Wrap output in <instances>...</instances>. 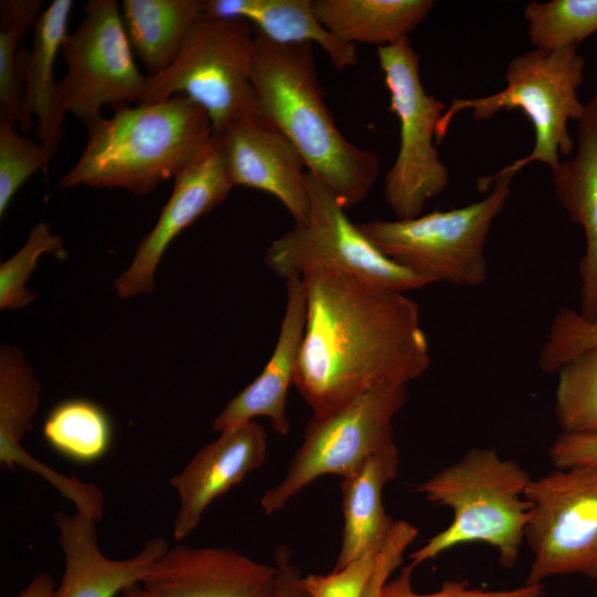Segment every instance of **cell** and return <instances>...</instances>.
Listing matches in <instances>:
<instances>
[{
  "label": "cell",
  "mask_w": 597,
  "mask_h": 597,
  "mask_svg": "<svg viewBox=\"0 0 597 597\" xmlns=\"http://www.w3.org/2000/svg\"><path fill=\"white\" fill-rule=\"evenodd\" d=\"M301 277L306 323L294 386L313 416L379 386L407 385L428 369L419 307L406 292L333 270Z\"/></svg>",
  "instance_id": "cell-1"
},
{
  "label": "cell",
  "mask_w": 597,
  "mask_h": 597,
  "mask_svg": "<svg viewBox=\"0 0 597 597\" xmlns=\"http://www.w3.org/2000/svg\"><path fill=\"white\" fill-rule=\"evenodd\" d=\"M253 28V27H252ZM255 113L298 151L306 171L346 209L365 200L380 172L376 153L350 143L336 126L320 85L313 44H277L253 29Z\"/></svg>",
  "instance_id": "cell-2"
},
{
  "label": "cell",
  "mask_w": 597,
  "mask_h": 597,
  "mask_svg": "<svg viewBox=\"0 0 597 597\" xmlns=\"http://www.w3.org/2000/svg\"><path fill=\"white\" fill-rule=\"evenodd\" d=\"M114 109L86 126L84 149L59 189L122 188L144 196L185 170L213 139L206 112L182 95Z\"/></svg>",
  "instance_id": "cell-3"
},
{
  "label": "cell",
  "mask_w": 597,
  "mask_h": 597,
  "mask_svg": "<svg viewBox=\"0 0 597 597\" xmlns=\"http://www.w3.org/2000/svg\"><path fill=\"white\" fill-rule=\"evenodd\" d=\"M528 472L495 449L475 447L417 485L428 502L451 509V523L409 555L418 565L457 546L484 543L504 568L516 564L525 542L531 504Z\"/></svg>",
  "instance_id": "cell-4"
},
{
  "label": "cell",
  "mask_w": 597,
  "mask_h": 597,
  "mask_svg": "<svg viewBox=\"0 0 597 597\" xmlns=\"http://www.w3.org/2000/svg\"><path fill=\"white\" fill-rule=\"evenodd\" d=\"M576 45L555 51L531 50L515 56L505 71V87L478 98H454L438 122L439 143L457 114L470 109L475 121H488L502 111H521L532 123L535 143L532 151L501 169L495 175L478 180L481 191L500 176L515 175L524 166L541 161L551 169L562 155H570L574 142L568 122L582 118L586 104L578 97L584 82L585 60Z\"/></svg>",
  "instance_id": "cell-5"
},
{
  "label": "cell",
  "mask_w": 597,
  "mask_h": 597,
  "mask_svg": "<svg viewBox=\"0 0 597 597\" xmlns=\"http://www.w3.org/2000/svg\"><path fill=\"white\" fill-rule=\"evenodd\" d=\"M513 175L496 177L485 198L461 208L436 210L410 219L357 224L388 259L427 284L478 286L488 274L485 242L511 193Z\"/></svg>",
  "instance_id": "cell-6"
},
{
  "label": "cell",
  "mask_w": 597,
  "mask_h": 597,
  "mask_svg": "<svg viewBox=\"0 0 597 597\" xmlns=\"http://www.w3.org/2000/svg\"><path fill=\"white\" fill-rule=\"evenodd\" d=\"M254 33L237 18L200 17L190 28L176 60L147 75L143 102L182 95L208 115L213 134L255 115L252 87Z\"/></svg>",
  "instance_id": "cell-7"
},
{
  "label": "cell",
  "mask_w": 597,
  "mask_h": 597,
  "mask_svg": "<svg viewBox=\"0 0 597 597\" xmlns=\"http://www.w3.org/2000/svg\"><path fill=\"white\" fill-rule=\"evenodd\" d=\"M389 94V109L399 122V149L385 176L384 197L397 219L422 214L427 201L449 184V171L433 144L446 105L426 92L419 55L408 38L377 49Z\"/></svg>",
  "instance_id": "cell-8"
},
{
  "label": "cell",
  "mask_w": 597,
  "mask_h": 597,
  "mask_svg": "<svg viewBox=\"0 0 597 597\" xmlns=\"http://www.w3.org/2000/svg\"><path fill=\"white\" fill-rule=\"evenodd\" d=\"M406 401L407 385L389 384L364 392L333 413L313 416L285 474L261 498L263 512L281 511L318 478H343L396 443L392 422Z\"/></svg>",
  "instance_id": "cell-9"
},
{
  "label": "cell",
  "mask_w": 597,
  "mask_h": 597,
  "mask_svg": "<svg viewBox=\"0 0 597 597\" xmlns=\"http://www.w3.org/2000/svg\"><path fill=\"white\" fill-rule=\"evenodd\" d=\"M310 213L273 240L265 264L287 280L310 270H333L407 292L427 282L385 256L353 223L335 195L316 178L306 175Z\"/></svg>",
  "instance_id": "cell-10"
},
{
  "label": "cell",
  "mask_w": 597,
  "mask_h": 597,
  "mask_svg": "<svg viewBox=\"0 0 597 597\" xmlns=\"http://www.w3.org/2000/svg\"><path fill=\"white\" fill-rule=\"evenodd\" d=\"M525 542L533 561L525 580L561 575L597 579V465H577L532 479Z\"/></svg>",
  "instance_id": "cell-11"
},
{
  "label": "cell",
  "mask_w": 597,
  "mask_h": 597,
  "mask_svg": "<svg viewBox=\"0 0 597 597\" xmlns=\"http://www.w3.org/2000/svg\"><path fill=\"white\" fill-rule=\"evenodd\" d=\"M61 52L66 73L59 82L60 102L85 126L102 117L104 106L143 102L147 75L135 62L117 1L90 0Z\"/></svg>",
  "instance_id": "cell-12"
},
{
  "label": "cell",
  "mask_w": 597,
  "mask_h": 597,
  "mask_svg": "<svg viewBox=\"0 0 597 597\" xmlns=\"http://www.w3.org/2000/svg\"><path fill=\"white\" fill-rule=\"evenodd\" d=\"M233 185L218 142L174 178L169 199L153 229L139 242L130 265L113 285L121 298L149 293L157 268L170 243L195 221L226 200Z\"/></svg>",
  "instance_id": "cell-13"
},
{
  "label": "cell",
  "mask_w": 597,
  "mask_h": 597,
  "mask_svg": "<svg viewBox=\"0 0 597 597\" xmlns=\"http://www.w3.org/2000/svg\"><path fill=\"white\" fill-rule=\"evenodd\" d=\"M139 585L148 597H279L274 564L229 546H169Z\"/></svg>",
  "instance_id": "cell-14"
},
{
  "label": "cell",
  "mask_w": 597,
  "mask_h": 597,
  "mask_svg": "<svg viewBox=\"0 0 597 597\" xmlns=\"http://www.w3.org/2000/svg\"><path fill=\"white\" fill-rule=\"evenodd\" d=\"M213 135L233 187L270 193L283 203L295 223L306 221L311 206L306 167L277 129L255 114Z\"/></svg>",
  "instance_id": "cell-15"
},
{
  "label": "cell",
  "mask_w": 597,
  "mask_h": 597,
  "mask_svg": "<svg viewBox=\"0 0 597 597\" xmlns=\"http://www.w3.org/2000/svg\"><path fill=\"white\" fill-rule=\"evenodd\" d=\"M266 452V431L255 420L220 432L216 440L200 448L169 480L179 501L174 538L181 541L190 535L217 498L264 464Z\"/></svg>",
  "instance_id": "cell-16"
},
{
  "label": "cell",
  "mask_w": 597,
  "mask_h": 597,
  "mask_svg": "<svg viewBox=\"0 0 597 597\" xmlns=\"http://www.w3.org/2000/svg\"><path fill=\"white\" fill-rule=\"evenodd\" d=\"M63 552L64 569L53 597H117L126 587L139 584L147 570L168 549L163 537L147 540L133 556L107 557L97 544V520L76 510L53 514Z\"/></svg>",
  "instance_id": "cell-17"
},
{
  "label": "cell",
  "mask_w": 597,
  "mask_h": 597,
  "mask_svg": "<svg viewBox=\"0 0 597 597\" xmlns=\"http://www.w3.org/2000/svg\"><path fill=\"white\" fill-rule=\"evenodd\" d=\"M286 281V305L273 353L261 374L214 417L212 429L223 432L258 417L269 419L273 430L290 432L286 398L294 385L296 365L306 323V297L301 276Z\"/></svg>",
  "instance_id": "cell-18"
},
{
  "label": "cell",
  "mask_w": 597,
  "mask_h": 597,
  "mask_svg": "<svg viewBox=\"0 0 597 597\" xmlns=\"http://www.w3.org/2000/svg\"><path fill=\"white\" fill-rule=\"evenodd\" d=\"M578 145L573 159L552 168L556 197L570 220L586 237L579 263L580 311L584 320H597V93L579 119Z\"/></svg>",
  "instance_id": "cell-19"
},
{
  "label": "cell",
  "mask_w": 597,
  "mask_h": 597,
  "mask_svg": "<svg viewBox=\"0 0 597 597\" xmlns=\"http://www.w3.org/2000/svg\"><path fill=\"white\" fill-rule=\"evenodd\" d=\"M399 463V451L392 443L342 478L344 524L333 570L342 569L371 551L381 549L387 542L396 521L385 511L383 491L396 479Z\"/></svg>",
  "instance_id": "cell-20"
},
{
  "label": "cell",
  "mask_w": 597,
  "mask_h": 597,
  "mask_svg": "<svg viewBox=\"0 0 597 597\" xmlns=\"http://www.w3.org/2000/svg\"><path fill=\"white\" fill-rule=\"evenodd\" d=\"M72 7V0H53L41 12L34 24L31 51L24 65L19 125L28 133L35 117L36 135L52 156L59 149L66 114L60 102L59 82L54 80V63L69 34Z\"/></svg>",
  "instance_id": "cell-21"
},
{
  "label": "cell",
  "mask_w": 597,
  "mask_h": 597,
  "mask_svg": "<svg viewBox=\"0 0 597 597\" xmlns=\"http://www.w3.org/2000/svg\"><path fill=\"white\" fill-rule=\"evenodd\" d=\"M203 15L243 19L277 44H317L337 71L357 63L356 45L323 27L313 0H205Z\"/></svg>",
  "instance_id": "cell-22"
},
{
  "label": "cell",
  "mask_w": 597,
  "mask_h": 597,
  "mask_svg": "<svg viewBox=\"0 0 597 597\" xmlns=\"http://www.w3.org/2000/svg\"><path fill=\"white\" fill-rule=\"evenodd\" d=\"M41 384L22 352L9 345L0 348V463L7 469L21 467L34 472L57 490L67 478L32 459L20 442L33 429L32 419L40 401Z\"/></svg>",
  "instance_id": "cell-23"
},
{
  "label": "cell",
  "mask_w": 597,
  "mask_h": 597,
  "mask_svg": "<svg viewBox=\"0 0 597 597\" xmlns=\"http://www.w3.org/2000/svg\"><path fill=\"white\" fill-rule=\"evenodd\" d=\"M431 0H313L315 14L337 39L385 46L408 38L433 8Z\"/></svg>",
  "instance_id": "cell-24"
},
{
  "label": "cell",
  "mask_w": 597,
  "mask_h": 597,
  "mask_svg": "<svg viewBox=\"0 0 597 597\" xmlns=\"http://www.w3.org/2000/svg\"><path fill=\"white\" fill-rule=\"evenodd\" d=\"M121 11L135 55L153 75L176 60L205 0H124Z\"/></svg>",
  "instance_id": "cell-25"
},
{
  "label": "cell",
  "mask_w": 597,
  "mask_h": 597,
  "mask_svg": "<svg viewBox=\"0 0 597 597\" xmlns=\"http://www.w3.org/2000/svg\"><path fill=\"white\" fill-rule=\"evenodd\" d=\"M43 437L62 457L88 464L104 458L113 442V425L96 402L70 398L56 404L43 422Z\"/></svg>",
  "instance_id": "cell-26"
},
{
  "label": "cell",
  "mask_w": 597,
  "mask_h": 597,
  "mask_svg": "<svg viewBox=\"0 0 597 597\" xmlns=\"http://www.w3.org/2000/svg\"><path fill=\"white\" fill-rule=\"evenodd\" d=\"M532 45L555 51L597 32V0L532 1L524 9Z\"/></svg>",
  "instance_id": "cell-27"
},
{
  "label": "cell",
  "mask_w": 597,
  "mask_h": 597,
  "mask_svg": "<svg viewBox=\"0 0 597 597\" xmlns=\"http://www.w3.org/2000/svg\"><path fill=\"white\" fill-rule=\"evenodd\" d=\"M555 417L562 432L597 434V347L557 373Z\"/></svg>",
  "instance_id": "cell-28"
},
{
  "label": "cell",
  "mask_w": 597,
  "mask_h": 597,
  "mask_svg": "<svg viewBox=\"0 0 597 597\" xmlns=\"http://www.w3.org/2000/svg\"><path fill=\"white\" fill-rule=\"evenodd\" d=\"M43 1L2 0L0 2V102L1 114L11 123L21 117L22 93L18 84L15 51L20 40L35 24Z\"/></svg>",
  "instance_id": "cell-29"
},
{
  "label": "cell",
  "mask_w": 597,
  "mask_h": 597,
  "mask_svg": "<svg viewBox=\"0 0 597 597\" xmlns=\"http://www.w3.org/2000/svg\"><path fill=\"white\" fill-rule=\"evenodd\" d=\"M45 253L63 254V241L46 223L39 222L30 230L24 244L0 265L1 310H20L35 300L25 283Z\"/></svg>",
  "instance_id": "cell-30"
},
{
  "label": "cell",
  "mask_w": 597,
  "mask_h": 597,
  "mask_svg": "<svg viewBox=\"0 0 597 597\" xmlns=\"http://www.w3.org/2000/svg\"><path fill=\"white\" fill-rule=\"evenodd\" d=\"M52 154L42 144L21 136L0 115V216L3 217L20 188L46 167Z\"/></svg>",
  "instance_id": "cell-31"
},
{
  "label": "cell",
  "mask_w": 597,
  "mask_h": 597,
  "mask_svg": "<svg viewBox=\"0 0 597 597\" xmlns=\"http://www.w3.org/2000/svg\"><path fill=\"white\" fill-rule=\"evenodd\" d=\"M597 347V320H584L579 312L564 307L554 316L538 364L543 371L556 374L582 353Z\"/></svg>",
  "instance_id": "cell-32"
},
{
  "label": "cell",
  "mask_w": 597,
  "mask_h": 597,
  "mask_svg": "<svg viewBox=\"0 0 597 597\" xmlns=\"http://www.w3.org/2000/svg\"><path fill=\"white\" fill-rule=\"evenodd\" d=\"M379 552L371 551L329 574L301 576L300 584L310 597H363Z\"/></svg>",
  "instance_id": "cell-33"
},
{
  "label": "cell",
  "mask_w": 597,
  "mask_h": 597,
  "mask_svg": "<svg viewBox=\"0 0 597 597\" xmlns=\"http://www.w3.org/2000/svg\"><path fill=\"white\" fill-rule=\"evenodd\" d=\"M416 567L411 564L401 568L398 575L388 579L381 589L380 597H543L545 587L543 584L528 585L504 589L486 590L469 587L465 582H446L438 590L429 594H419L412 587V572Z\"/></svg>",
  "instance_id": "cell-34"
},
{
  "label": "cell",
  "mask_w": 597,
  "mask_h": 597,
  "mask_svg": "<svg viewBox=\"0 0 597 597\" xmlns=\"http://www.w3.org/2000/svg\"><path fill=\"white\" fill-rule=\"evenodd\" d=\"M417 535L418 530L415 525L407 521H396L387 542L378 554L375 570L363 597H380L384 585L402 563L406 549L412 544Z\"/></svg>",
  "instance_id": "cell-35"
},
{
  "label": "cell",
  "mask_w": 597,
  "mask_h": 597,
  "mask_svg": "<svg viewBox=\"0 0 597 597\" xmlns=\"http://www.w3.org/2000/svg\"><path fill=\"white\" fill-rule=\"evenodd\" d=\"M554 469L597 465V434L561 432L548 451Z\"/></svg>",
  "instance_id": "cell-36"
},
{
  "label": "cell",
  "mask_w": 597,
  "mask_h": 597,
  "mask_svg": "<svg viewBox=\"0 0 597 597\" xmlns=\"http://www.w3.org/2000/svg\"><path fill=\"white\" fill-rule=\"evenodd\" d=\"M273 564L276 568L279 597H310L300 584L301 574L289 546L279 545L275 548Z\"/></svg>",
  "instance_id": "cell-37"
},
{
  "label": "cell",
  "mask_w": 597,
  "mask_h": 597,
  "mask_svg": "<svg viewBox=\"0 0 597 597\" xmlns=\"http://www.w3.org/2000/svg\"><path fill=\"white\" fill-rule=\"evenodd\" d=\"M57 584L49 573H38L17 597H53Z\"/></svg>",
  "instance_id": "cell-38"
},
{
  "label": "cell",
  "mask_w": 597,
  "mask_h": 597,
  "mask_svg": "<svg viewBox=\"0 0 597 597\" xmlns=\"http://www.w3.org/2000/svg\"><path fill=\"white\" fill-rule=\"evenodd\" d=\"M117 597H148L139 584L126 587Z\"/></svg>",
  "instance_id": "cell-39"
}]
</instances>
